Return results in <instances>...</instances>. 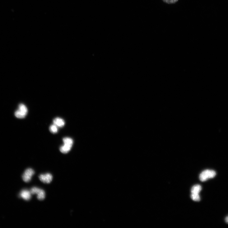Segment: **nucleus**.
<instances>
[{"instance_id":"39448f33","label":"nucleus","mask_w":228,"mask_h":228,"mask_svg":"<svg viewBox=\"0 0 228 228\" xmlns=\"http://www.w3.org/2000/svg\"><path fill=\"white\" fill-rule=\"evenodd\" d=\"M39 178L42 182L45 184H49L52 181L53 176L50 173H46L40 175Z\"/></svg>"},{"instance_id":"9d476101","label":"nucleus","mask_w":228,"mask_h":228,"mask_svg":"<svg viewBox=\"0 0 228 228\" xmlns=\"http://www.w3.org/2000/svg\"><path fill=\"white\" fill-rule=\"evenodd\" d=\"M64 144H67V145L72 146L73 144V139L71 138L66 137L63 139Z\"/></svg>"},{"instance_id":"0eeeda50","label":"nucleus","mask_w":228,"mask_h":228,"mask_svg":"<svg viewBox=\"0 0 228 228\" xmlns=\"http://www.w3.org/2000/svg\"><path fill=\"white\" fill-rule=\"evenodd\" d=\"M53 123L56 125L57 127H63L65 124L64 121L63 119L60 118H56L53 120Z\"/></svg>"},{"instance_id":"20e7f679","label":"nucleus","mask_w":228,"mask_h":228,"mask_svg":"<svg viewBox=\"0 0 228 228\" xmlns=\"http://www.w3.org/2000/svg\"><path fill=\"white\" fill-rule=\"evenodd\" d=\"M34 174L35 172L33 169L31 168L27 169L23 174L22 178L23 181L26 183L29 182Z\"/></svg>"},{"instance_id":"423d86ee","label":"nucleus","mask_w":228,"mask_h":228,"mask_svg":"<svg viewBox=\"0 0 228 228\" xmlns=\"http://www.w3.org/2000/svg\"><path fill=\"white\" fill-rule=\"evenodd\" d=\"M31 193L27 190H23L21 192L20 195L21 197L26 201H28L31 198Z\"/></svg>"},{"instance_id":"6e6552de","label":"nucleus","mask_w":228,"mask_h":228,"mask_svg":"<svg viewBox=\"0 0 228 228\" xmlns=\"http://www.w3.org/2000/svg\"><path fill=\"white\" fill-rule=\"evenodd\" d=\"M72 146L64 144V145L60 147V150L61 152L64 154H66L69 152L71 149Z\"/></svg>"},{"instance_id":"7ed1b4c3","label":"nucleus","mask_w":228,"mask_h":228,"mask_svg":"<svg viewBox=\"0 0 228 228\" xmlns=\"http://www.w3.org/2000/svg\"><path fill=\"white\" fill-rule=\"evenodd\" d=\"M30 192L32 194H36L37 198L39 200H43L45 198V193L43 189L34 187L31 189Z\"/></svg>"},{"instance_id":"f8f14e48","label":"nucleus","mask_w":228,"mask_h":228,"mask_svg":"<svg viewBox=\"0 0 228 228\" xmlns=\"http://www.w3.org/2000/svg\"><path fill=\"white\" fill-rule=\"evenodd\" d=\"M191 197L195 201L199 202L200 200V197L199 194H192L191 195Z\"/></svg>"},{"instance_id":"4468645a","label":"nucleus","mask_w":228,"mask_h":228,"mask_svg":"<svg viewBox=\"0 0 228 228\" xmlns=\"http://www.w3.org/2000/svg\"><path fill=\"white\" fill-rule=\"evenodd\" d=\"M225 221L227 223H228V216H227L226 218Z\"/></svg>"},{"instance_id":"f257e3e1","label":"nucleus","mask_w":228,"mask_h":228,"mask_svg":"<svg viewBox=\"0 0 228 228\" xmlns=\"http://www.w3.org/2000/svg\"><path fill=\"white\" fill-rule=\"evenodd\" d=\"M216 175V173L215 171L207 170L203 171L200 174L199 179L201 181H205L209 179L215 177Z\"/></svg>"},{"instance_id":"ddd939ff","label":"nucleus","mask_w":228,"mask_h":228,"mask_svg":"<svg viewBox=\"0 0 228 228\" xmlns=\"http://www.w3.org/2000/svg\"><path fill=\"white\" fill-rule=\"evenodd\" d=\"M163 2L168 4H173L178 2V0H162Z\"/></svg>"},{"instance_id":"9b49d317","label":"nucleus","mask_w":228,"mask_h":228,"mask_svg":"<svg viewBox=\"0 0 228 228\" xmlns=\"http://www.w3.org/2000/svg\"><path fill=\"white\" fill-rule=\"evenodd\" d=\"M58 127L54 124L51 125L49 128L50 132L54 134L57 133L58 131Z\"/></svg>"},{"instance_id":"f03ea898","label":"nucleus","mask_w":228,"mask_h":228,"mask_svg":"<svg viewBox=\"0 0 228 228\" xmlns=\"http://www.w3.org/2000/svg\"><path fill=\"white\" fill-rule=\"evenodd\" d=\"M28 112L26 106L24 104H21L18 106V109L16 111L15 115L18 118L23 119L25 117Z\"/></svg>"},{"instance_id":"1a4fd4ad","label":"nucleus","mask_w":228,"mask_h":228,"mask_svg":"<svg viewBox=\"0 0 228 228\" xmlns=\"http://www.w3.org/2000/svg\"><path fill=\"white\" fill-rule=\"evenodd\" d=\"M202 190V187L199 185H195L192 187L191 189L192 194H199Z\"/></svg>"}]
</instances>
